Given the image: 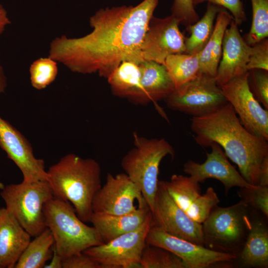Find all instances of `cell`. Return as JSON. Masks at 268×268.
<instances>
[{
    "mask_svg": "<svg viewBox=\"0 0 268 268\" xmlns=\"http://www.w3.org/2000/svg\"><path fill=\"white\" fill-rule=\"evenodd\" d=\"M232 20V16L224 8L217 13L212 35L199 53V73L215 77L221 59L224 33Z\"/></svg>",
    "mask_w": 268,
    "mask_h": 268,
    "instance_id": "22",
    "label": "cell"
},
{
    "mask_svg": "<svg viewBox=\"0 0 268 268\" xmlns=\"http://www.w3.org/2000/svg\"><path fill=\"white\" fill-rule=\"evenodd\" d=\"M243 200L249 205L259 209L268 216V186L257 185L253 188H242Z\"/></svg>",
    "mask_w": 268,
    "mask_h": 268,
    "instance_id": "34",
    "label": "cell"
},
{
    "mask_svg": "<svg viewBox=\"0 0 268 268\" xmlns=\"http://www.w3.org/2000/svg\"><path fill=\"white\" fill-rule=\"evenodd\" d=\"M226 29L222 54L215 79L220 87L232 78L246 73L251 46L241 35L238 25L232 20Z\"/></svg>",
    "mask_w": 268,
    "mask_h": 268,
    "instance_id": "17",
    "label": "cell"
},
{
    "mask_svg": "<svg viewBox=\"0 0 268 268\" xmlns=\"http://www.w3.org/2000/svg\"><path fill=\"white\" fill-rule=\"evenodd\" d=\"M47 173L54 197L70 202L78 217L90 222L93 200L102 186L99 163L70 153L51 166Z\"/></svg>",
    "mask_w": 268,
    "mask_h": 268,
    "instance_id": "3",
    "label": "cell"
},
{
    "mask_svg": "<svg viewBox=\"0 0 268 268\" xmlns=\"http://www.w3.org/2000/svg\"><path fill=\"white\" fill-rule=\"evenodd\" d=\"M54 239L47 228L31 241L19 257L14 268H43L53 254Z\"/></svg>",
    "mask_w": 268,
    "mask_h": 268,
    "instance_id": "24",
    "label": "cell"
},
{
    "mask_svg": "<svg viewBox=\"0 0 268 268\" xmlns=\"http://www.w3.org/2000/svg\"><path fill=\"white\" fill-rule=\"evenodd\" d=\"M134 146L122 158L125 173L137 186L151 211L154 205L159 173V166L166 156L174 157L172 146L164 138H148L133 134Z\"/></svg>",
    "mask_w": 268,
    "mask_h": 268,
    "instance_id": "5",
    "label": "cell"
},
{
    "mask_svg": "<svg viewBox=\"0 0 268 268\" xmlns=\"http://www.w3.org/2000/svg\"><path fill=\"white\" fill-rule=\"evenodd\" d=\"M148 244L164 248L179 257L186 268H207L233 261L236 255L215 251L172 236L153 224L146 237Z\"/></svg>",
    "mask_w": 268,
    "mask_h": 268,
    "instance_id": "11",
    "label": "cell"
},
{
    "mask_svg": "<svg viewBox=\"0 0 268 268\" xmlns=\"http://www.w3.org/2000/svg\"><path fill=\"white\" fill-rule=\"evenodd\" d=\"M153 224L151 213L136 230L108 242L90 247L83 253L99 263L102 268H142L140 263L141 256L146 245L147 232Z\"/></svg>",
    "mask_w": 268,
    "mask_h": 268,
    "instance_id": "9",
    "label": "cell"
},
{
    "mask_svg": "<svg viewBox=\"0 0 268 268\" xmlns=\"http://www.w3.org/2000/svg\"><path fill=\"white\" fill-rule=\"evenodd\" d=\"M163 184L176 204L185 212L191 203L201 195L199 183L191 177L174 174Z\"/></svg>",
    "mask_w": 268,
    "mask_h": 268,
    "instance_id": "27",
    "label": "cell"
},
{
    "mask_svg": "<svg viewBox=\"0 0 268 268\" xmlns=\"http://www.w3.org/2000/svg\"><path fill=\"white\" fill-rule=\"evenodd\" d=\"M199 53H186L169 55L164 66L172 79L175 89L195 77L199 72Z\"/></svg>",
    "mask_w": 268,
    "mask_h": 268,
    "instance_id": "26",
    "label": "cell"
},
{
    "mask_svg": "<svg viewBox=\"0 0 268 268\" xmlns=\"http://www.w3.org/2000/svg\"><path fill=\"white\" fill-rule=\"evenodd\" d=\"M58 73V62L49 56L35 60L29 67L31 84L37 90L45 89L53 83Z\"/></svg>",
    "mask_w": 268,
    "mask_h": 268,
    "instance_id": "30",
    "label": "cell"
},
{
    "mask_svg": "<svg viewBox=\"0 0 268 268\" xmlns=\"http://www.w3.org/2000/svg\"><path fill=\"white\" fill-rule=\"evenodd\" d=\"M0 147L19 168L23 182L48 181L44 160L35 157L32 148L25 137L0 117Z\"/></svg>",
    "mask_w": 268,
    "mask_h": 268,
    "instance_id": "15",
    "label": "cell"
},
{
    "mask_svg": "<svg viewBox=\"0 0 268 268\" xmlns=\"http://www.w3.org/2000/svg\"><path fill=\"white\" fill-rule=\"evenodd\" d=\"M252 20L250 29L243 37L252 46L268 37V0H250Z\"/></svg>",
    "mask_w": 268,
    "mask_h": 268,
    "instance_id": "28",
    "label": "cell"
},
{
    "mask_svg": "<svg viewBox=\"0 0 268 268\" xmlns=\"http://www.w3.org/2000/svg\"><path fill=\"white\" fill-rule=\"evenodd\" d=\"M256 69L268 71V38L251 46L247 69L249 71Z\"/></svg>",
    "mask_w": 268,
    "mask_h": 268,
    "instance_id": "35",
    "label": "cell"
},
{
    "mask_svg": "<svg viewBox=\"0 0 268 268\" xmlns=\"http://www.w3.org/2000/svg\"><path fill=\"white\" fill-rule=\"evenodd\" d=\"M148 204L137 186L125 173H108L105 184L95 194L93 212L115 215L135 211L138 206Z\"/></svg>",
    "mask_w": 268,
    "mask_h": 268,
    "instance_id": "13",
    "label": "cell"
},
{
    "mask_svg": "<svg viewBox=\"0 0 268 268\" xmlns=\"http://www.w3.org/2000/svg\"></svg>",
    "mask_w": 268,
    "mask_h": 268,
    "instance_id": "43",
    "label": "cell"
},
{
    "mask_svg": "<svg viewBox=\"0 0 268 268\" xmlns=\"http://www.w3.org/2000/svg\"><path fill=\"white\" fill-rule=\"evenodd\" d=\"M63 268H102L94 259L82 252L63 259Z\"/></svg>",
    "mask_w": 268,
    "mask_h": 268,
    "instance_id": "37",
    "label": "cell"
},
{
    "mask_svg": "<svg viewBox=\"0 0 268 268\" xmlns=\"http://www.w3.org/2000/svg\"><path fill=\"white\" fill-rule=\"evenodd\" d=\"M178 20L172 15L151 18L141 47L144 61L164 65L169 55L186 53L185 39Z\"/></svg>",
    "mask_w": 268,
    "mask_h": 268,
    "instance_id": "14",
    "label": "cell"
},
{
    "mask_svg": "<svg viewBox=\"0 0 268 268\" xmlns=\"http://www.w3.org/2000/svg\"><path fill=\"white\" fill-rule=\"evenodd\" d=\"M4 187V185L0 182V189L1 190Z\"/></svg>",
    "mask_w": 268,
    "mask_h": 268,
    "instance_id": "42",
    "label": "cell"
},
{
    "mask_svg": "<svg viewBox=\"0 0 268 268\" xmlns=\"http://www.w3.org/2000/svg\"><path fill=\"white\" fill-rule=\"evenodd\" d=\"M190 121L197 143L208 147L213 142L217 143L238 166L244 179L252 185H259L260 166L268 156V141L248 132L228 102L214 112L192 117Z\"/></svg>",
    "mask_w": 268,
    "mask_h": 268,
    "instance_id": "2",
    "label": "cell"
},
{
    "mask_svg": "<svg viewBox=\"0 0 268 268\" xmlns=\"http://www.w3.org/2000/svg\"><path fill=\"white\" fill-rule=\"evenodd\" d=\"M223 8L207 2L203 16L196 23L186 27L190 35L185 39L186 53L196 54L203 49L213 32L216 15Z\"/></svg>",
    "mask_w": 268,
    "mask_h": 268,
    "instance_id": "25",
    "label": "cell"
},
{
    "mask_svg": "<svg viewBox=\"0 0 268 268\" xmlns=\"http://www.w3.org/2000/svg\"><path fill=\"white\" fill-rule=\"evenodd\" d=\"M140 263L142 268H186L183 261L173 253L147 243Z\"/></svg>",
    "mask_w": 268,
    "mask_h": 268,
    "instance_id": "29",
    "label": "cell"
},
{
    "mask_svg": "<svg viewBox=\"0 0 268 268\" xmlns=\"http://www.w3.org/2000/svg\"><path fill=\"white\" fill-rule=\"evenodd\" d=\"M164 100L169 108L192 117L214 112L228 103L215 77L201 73L175 89Z\"/></svg>",
    "mask_w": 268,
    "mask_h": 268,
    "instance_id": "8",
    "label": "cell"
},
{
    "mask_svg": "<svg viewBox=\"0 0 268 268\" xmlns=\"http://www.w3.org/2000/svg\"><path fill=\"white\" fill-rule=\"evenodd\" d=\"M171 15L180 24L186 27L193 24L200 19L195 8L193 0H174L171 8Z\"/></svg>",
    "mask_w": 268,
    "mask_h": 268,
    "instance_id": "33",
    "label": "cell"
},
{
    "mask_svg": "<svg viewBox=\"0 0 268 268\" xmlns=\"http://www.w3.org/2000/svg\"><path fill=\"white\" fill-rule=\"evenodd\" d=\"M44 213L56 251L63 259L103 243L96 229L82 221L68 201L54 197L45 204Z\"/></svg>",
    "mask_w": 268,
    "mask_h": 268,
    "instance_id": "4",
    "label": "cell"
},
{
    "mask_svg": "<svg viewBox=\"0 0 268 268\" xmlns=\"http://www.w3.org/2000/svg\"><path fill=\"white\" fill-rule=\"evenodd\" d=\"M153 224L166 233L204 246L202 224L190 218L168 193L163 181H159L152 210Z\"/></svg>",
    "mask_w": 268,
    "mask_h": 268,
    "instance_id": "12",
    "label": "cell"
},
{
    "mask_svg": "<svg viewBox=\"0 0 268 268\" xmlns=\"http://www.w3.org/2000/svg\"><path fill=\"white\" fill-rule=\"evenodd\" d=\"M241 259L249 267H268V231L262 222L252 223L241 253Z\"/></svg>",
    "mask_w": 268,
    "mask_h": 268,
    "instance_id": "23",
    "label": "cell"
},
{
    "mask_svg": "<svg viewBox=\"0 0 268 268\" xmlns=\"http://www.w3.org/2000/svg\"><path fill=\"white\" fill-rule=\"evenodd\" d=\"M11 23L5 8L0 4V37Z\"/></svg>",
    "mask_w": 268,
    "mask_h": 268,
    "instance_id": "39",
    "label": "cell"
},
{
    "mask_svg": "<svg viewBox=\"0 0 268 268\" xmlns=\"http://www.w3.org/2000/svg\"><path fill=\"white\" fill-rule=\"evenodd\" d=\"M31 237L5 207L0 208V268H14Z\"/></svg>",
    "mask_w": 268,
    "mask_h": 268,
    "instance_id": "18",
    "label": "cell"
},
{
    "mask_svg": "<svg viewBox=\"0 0 268 268\" xmlns=\"http://www.w3.org/2000/svg\"><path fill=\"white\" fill-rule=\"evenodd\" d=\"M259 185L268 186V156L264 158L260 166Z\"/></svg>",
    "mask_w": 268,
    "mask_h": 268,
    "instance_id": "38",
    "label": "cell"
},
{
    "mask_svg": "<svg viewBox=\"0 0 268 268\" xmlns=\"http://www.w3.org/2000/svg\"><path fill=\"white\" fill-rule=\"evenodd\" d=\"M248 82L255 98L268 110V71L258 69L249 70Z\"/></svg>",
    "mask_w": 268,
    "mask_h": 268,
    "instance_id": "32",
    "label": "cell"
},
{
    "mask_svg": "<svg viewBox=\"0 0 268 268\" xmlns=\"http://www.w3.org/2000/svg\"><path fill=\"white\" fill-rule=\"evenodd\" d=\"M7 86V80L0 59V93L3 92Z\"/></svg>",
    "mask_w": 268,
    "mask_h": 268,
    "instance_id": "41",
    "label": "cell"
},
{
    "mask_svg": "<svg viewBox=\"0 0 268 268\" xmlns=\"http://www.w3.org/2000/svg\"><path fill=\"white\" fill-rule=\"evenodd\" d=\"M139 64L124 61L107 78L113 94L134 103L145 104L141 84Z\"/></svg>",
    "mask_w": 268,
    "mask_h": 268,
    "instance_id": "20",
    "label": "cell"
},
{
    "mask_svg": "<svg viewBox=\"0 0 268 268\" xmlns=\"http://www.w3.org/2000/svg\"><path fill=\"white\" fill-rule=\"evenodd\" d=\"M151 213L148 204L138 206L135 211L124 214L93 212L90 222L98 232L103 243H107L139 228Z\"/></svg>",
    "mask_w": 268,
    "mask_h": 268,
    "instance_id": "19",
    "label": "cell"
},
{
    "mask_svg": "<svg viewBox=\"0 0 268 268\" xmlns=\"http://www.w3.org/2000/svg\"><path fill=\"white\" fill-rule=\"evenodd\" d=\"M248 206L243 200L228 207L215 206L202 223L204 245L215 251L236 254L252 226Z\"/></svg>",
    "mask_w": 268,
    "mask_h": 268,
    "instance_id": "7",
    "label": "cell"
},
{
    "mask_svg": "<svg viewBox=\"0 0 268 268\" xmlns=\"http://www.w3.org/2000/svg\"><path fill=\"white\" fill-rule=\"evenodd\" d=\"M49 264H46L45 268H63V259L57 254L54 246L53 254Z\"/></svg>",
    "mask_w": 268,
    "mask_h": 268,
    "instance_id": "40",
    "label": "cell"
},
{
    "mask_svg": "<svg viewBox=\"0 0 268 268\" xmlns=\"http://www.w3.org/2000/svg\"><path fill=\"white\" fill-rule=\"evenodd\" d=\"M205 1L228 10L231 13L233 21L238 26L247 20L243 3L241 0H193L195 5Z\"/></svg>",
    "mask_w": 268,
    "mask_h": 268,
    "instance_id": "36",
    "label": "cell"
},
{
    "mask_svg": "<svg viewBox=\"0 0 268 268\" xmlns=\"http://www.w3.org/2000/svg\"><path fill=\"white\" fill-rule=\"evenodd\" d=\"M219 202L217 194L213 188L210 187L203 195L200 196L191 203L186 213L194 221L201 224Z\"/></svg>",
    "mask_w": 268,
    "mask_h": 268,
    "instance_id": "31",
    "label": "cell"
},
{
    "mask_svg": "<svg viewBox=\"0 0 268 268\" xmlns=\"http://www.w3.org/2000/svg\"><path fill=\"white\" fill-rule=\"evenodd\" d=\"M1 190L0 195L5 208L31 237L37 236L47 228L44 207L54 197L48 181H22L4 186Z\"/></svg>",
    "mask_w": 268,
    "mask_h": 268,
    "instance_id": "6",
    "label": "cell"
},
{
    "mask_svg": "<svg viewBox=\"0 0 268 268\" xmlns=\"http://www.w3.org/2000/svg\"><path fill=\"white\" fill-rule=\"evenodd\" d=\"M141 84L145 103L165 99L175 89L165 66L144 61L139 64Z\"/></svg>",
    "mask_w": 268,
    "mask_h": 268,
    "instance_id": "21",
    "label": "cell"
},
{
    "mask_svg": "<svg viewBox=\"0 0 268 268\" xmlns=\"http://www.w3.org/2000/svg\"><path fill=\"white\" fill-rule=\"evenodd\" d=\"M159 0L135 6L102 8L89 18L92 28L78 38L61 35L50 42L48 56L73 72L107 78L124 61H144L141 47Z\"/></svg>",
    "mask_w": 268,
    "mask_h": 268,
    "instance_id": "1",
    "label": "cell"
},
{
    "mask_svg": "<svg viewBox=\"0 0 268 268\" xmlns=\"http://www.w3.org/2000/svg\"><path fill=\"white\" fill-rule=\"evenodd\" d=\"M211 151L206 152V159L201 163L191 160L183 166L184 172L200 183L207 179L219 181L224 186L226 194L232 188H253L254 186L246 181L228 160L224 152L217 143L210 144Z\"/></svg>",
    "mask_w": 268,
    "mask_h": 268,
    "instance_id": "16",
    "label": "cell"
},
{
    "mask_svg": "<svg viewBox=\"0 0 268 268\" xmlns=\"http://www.w3.org/2000/svg\"><path fill=\"white\" fill-rule=\"evenodd\" d=\"M248 75V71L232 78L220 88L244 128L268 141V110L262 107L251 91Z\"/></svg>",
    "mask_w": 268,
    "mask_h": 268,
    "instance_id": "10",
    "label": "cell"
}]
</instances>
